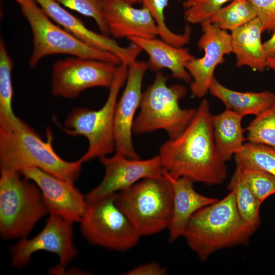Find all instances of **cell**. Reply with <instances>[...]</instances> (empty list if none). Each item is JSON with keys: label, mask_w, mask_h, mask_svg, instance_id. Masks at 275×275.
<instances>
[{"label": "cell", "mask_w": 275, "mask_h": 275, "mask_svg": "<svg viewBox=\"0 0 275 275\" xmlns=\"http://www.w3.org/2000/svg\"><path fill=\"white\" fill-rule=\"evenodd\" d=\"M102 17L109 34L118 39L155 38L157 25L149 11L122 0H105Z\"/></svg>", "instance_id": "e0dca14e"}, {"label": "cell", "mask_w": 275, "mask_h": 275, "mask_svg": "<svg viewBox=\"0 0 275 275\" xmlns=\"http://www.w3.org/2000/svg\"><path fill=\"white\" fill-rule=\"evenodd\" d=\"M20 173L38 186L49 214H57L72 223L81 221L88 203L73 183L36 168L25 169Z\"/></svg>", "instance_id": "9a60e30c"}, {"label": "cell", "mask_w": 275, "mask_h": 275, "mask_svg": "<svg viewBox=\"0 0 275 275\" xmlns=\"http://www.w3.org/2000/svg\"><path fill=\"white\" fill-rule=\"evenodd\" d=\"M128 66H117L107 99L98 109L76 107L68 115L61 129L71 136H82L88 142L86 152L79 159L82 162L107 156L115 150L114 118L118 96L126 82Z\"/></svg>", "instance_id": "52a82bcc"}, {"label": "cell", "mask_w": 275, "mask_h": 275, "mask_svg": "<svg viewBox=\"0 0 275 275\" xmlns=\"http://www.w3.org/2000/svg\"><path fill=\"white\" fill-rule=\"evenodd\" d=\"M179 1H182V2H183L185 0H178Z\"/></svg>", "instance_id": "74e56055"}, {"label": "cell", "mask_w": 275, "mask_h": 275, "mask_svg": "<svg viewBox=\"0 0 275 275\" xmlns=\"http://www.w3.org/2000/svg\"><path fill=\"white\" fill-rule=\"evenodd\" d=\"M209 92L219 99L226 108L231 110L243 117L259 115L272 103L275 94L269 91L242 92L231 90L221 84L215 78Z\"/></svg>", "instance_id": "44dd1931"}, {"label": "cell", "mask_w": 275, "mask_h": 275, "mask_svg": "<svg viewBox=\"0 0 275 275\" xmlns=\"http://www.w3.org/2000/svg\"><path fill=\"white\" fill-rule=\"evenodd\" d=\"M201 24L202 34L198 46L200 50H204V54L200 58H195L185 65L191 78V94L198 98L203 97L209 92L215 78V68L224 62L225 56L232 53L230 34L209 21Z\"/></svg>", "instance_id": "4fadbf2b"}, {"label": "cell", "mask_w": 275, "mask_h": 275, "mask_svg": "<svg viewBox=\"0 0 275 275\" xmlns=\"http://www.w3.org/2000/svg\"><path fill=\"white\" fill-rule=\"evenodd\" d=\"M122 1H123L132 5L142 3V0H122Z\"/></svg>", "instance_id": "d590c367"}, {"label": "cell", "mask_w": 275, "mask_h": 275, "mask_svg": "<svg viewBox=\"0 0 275 275\" xmlns=\"http://www.w3.org/2000/svg\"><path fill=\"white\" fill-rule=\"evenodd\" d=\"M227 188L234 193L236 206L241 217L256 230L261 223L260 209L262 203L251 191L236 168Z\"/></svg>", "instance_id": "603a6c76"}, {"label": "cell", "mask_w": 275, "mask_h": 275, "mask_svg": "<svg viewBox=\"0 0 275 275\" xmlns=\"http://www.w3.org/2000/svg\"><path fill=\"white\" fill-rule=\"evenodd\" d=\"M243 117L228 109L212 115V123L216 150L223 161L230 160L242 149L246 139L242 127Z\"/></svg>", "instance_id": "7402d4cb"}, {"label": "cell", "mask_w": 275, "mask_h": 275, "mask_svg": "<svg viewBox=\"0 0 275 275\" xmlns=\"http://www.w3.org/2000/svg\"><path fill=\"white\" fill-rule=\"evenodd\" d=\"M145 51L149 57L148 68L152 71L168 69L172 76L186 82L191 80L185 65L195 58L189 50L173 46L162 39L132 38L129 39Z\"/></svg>", "instance_id": "d6986e66"}, {"label": "cell", "mask_w": 275, "mask_h": 275, "mask_svg": "<svg viewBox=\"0 0 275 275\" xmlns=\"http://www.w3.org/2000/svg\"><path fill=\"white\" fill-rule=\"evenodd\" d=\"M169 0H142V7L147 9L153 17L159 31L161 39L177 47H183L189 41L188 34H176L172 32L166 23L164 10Z\"/></svg>", "instance_id": "f1b7e54d"}, {"label": "cell", "mask_w": 275, "mask_h": 275, "mask_svg": "<svg viewBox=\"0 0 275 275\" xmlns=\"http://www.w3.org/2000/svg\"><path fill=\"white\" fill-rule=\"evenodd\" d=\"M13 62L2 39L0 41V124L10 122L16 116L12 109V70Z\"/></svg>", "instance_id": "d4e9b609"}, {"label": "cell", "mask_w": 275, "mask_h": 275, "mask_svg": "<svg viewBox=\"0 0 275 275\" xmlns=\"http://www.w3.org/2000/svg\"><path fill=\"white\" fill-rule=\"evenodd\" d=\"M41 136L25 122L16 117L0 124L1 171L18 172L36 168L73 183L79 176L83 163L80 159L68 161L54 151L52 134Z\"/></svg>", "instance_id": "7a4b0ae2"}, {"label": "cell", "mask_w": 275, "mask_h": 275, "mask_svg": "<svg viewBox=\"0 0 275 275\" xmlns=\"http://www.w3.org/2000/svg\"><path fill=\"white\" fill-rule=\"evenodd\" d=\"M47 15L59 25L87 44L112 52L120 59L121 64L128 66L136 60L142 50L136 44L120 46L107 35L89 29L78 18L65 10L54 0H34Z\"/></svg>", "instance_id": "2e32d148"}, {"label": "cell", "mask_w": 275, "mask_h": 275, "mask_svg": "<svg viewBox=\"0 0 275 275\" xmlns=\"http://www.w3.org/2000/svg\"><path fill=\"white\" fill-rule=\"evenodd\" d=\"M20 6L33 34V47L29 62L31 68L45 57L57 54L121 64L112 52L87 44L56 24L34 0H25Z\"/></svg>", "instance_id": "ba28073f"}, {"label": "cell", "mask_w": 275, "mask_h": 275, "mask_svg": "<svg viewBox=\"0 0 275 275\" xmlns=\"http://www.w3.org/2000/svg\"><path fill=\"white\" fill-rule=\"evenodd\" d=\"M49 213L42 193L20 172L1 171L0 233L5 239L26 238Z\"/></svg>", "instance_id": "5b68a950"}, {"label": "cell", "mask_w": 275, "mask_h": 275, "mask_svg": "<svg viewBox=\"0 0 275 275\" xmlns=\"http://www.w3.org/2000/svg\"><path fill=\"white\" fill-rule=\"evenodd\" d=\"M61 5L86 16L92 18L103 34L108 35L107 28L102 17L105 0H54Z\"/></svg>", "instance_id": "4dcf8cb0"}, {"label": "cell", "mask_w": 275, "mask_h": 275, "mask_svg": "<svg viewBox=\"0 0 275 275\" xmlns=\"http://www.w3.org/2000/svg\"><path fill=\"white\" fill-rule=\"evenodd\" d=\"M167 77L158 71L153 83L143 93L140 112L135 118L133 133L143 134L163 130L169 139L179 135L195 115L196 108H182L180 100L187 93L185 87L168 86Z\"/></svg>", "instance_id": "8992f818"}, {"label": "cell", "mask_w": 275, "mask_h": 275, "mask_svg": "<svg viewBox=\"0 0 275 275\" xmlns=\"http://www.w3.org/2000/svg\"><path fill=\"white\" fill-rule=\"evenodd\" d=\"M197 211L184 231L189 248L202 261L225 248L245 245L256 231L241 217L234 193Z\"/></svg>", "instance_id": "3957f363"}, {"label": "cell", "mask_w": 275, "mask_h": 275, "mask_svg": "<svg viewBox=\"0 0 275 275\" xmlns=\"http://www.w3.org/2000/svg\"><path fill=\"white\" fill-rule=\"evenodd\" d=\"M99 159L104 168V175L101 182L85 196L88 204L125 190L142 179L163 174L158 155L142 160L115 153L111 157Z\"/></svg>", "instance_id": "7c38bea8"}, {"label": "cell", "mask_w": 275, "mask_h": 275, "mask_svg": "<svg viewBox=\"0 0 275 275\" xmlns=\"http://www.w3.org/2000/svg\"><path fill=\"white\" fill-rule=\"evenodd\" d=\"M231 32L232 53L236 58L235 65L263 71L267 68V57L262 42L263 30L259 19L256 17Z\"/></svg>", "instance_id": "ffe728a7"}, {"label": "cell", "mask_w": 275, "mask_h": 275, "mask_svg": "<svg viewBox=\"0 0 275 275\" xmlns=\"http://www.w3.org/2000/svg\"><path fill=\"white\" fill-rule=\"evenodd\" d=\"M212 116L209 102L204 99L184 131L160 146L158 156L163 171L171 178L184 177L209 185L225 180L226 166L216 149Z\"/></svg>", "instance_id": "6da1fadb"}, {"label": "cell", "mask_w": 275, "mask_h": 275, "mask_svg": "<svg viewBox=\"0 0 275 275\" xmlns=\"http://www.w3.org/2000/svg\"><path fill=\"white\" fill-rule=\"evenodd\" d=\"M256 17L254 8L248 0H232L207 21L221 30L231 32Z\"/></svg>", "instance_id": "cb8c5ba5"}, {"label": "cell", "mask_w": 275, "mask_h": 275, "mask_svg": "<svg viewBox=\"0 0 275 275\" xmlns=\"http://www.w3.org/2000/svg\"><path fill=\"white\" fill-rule=\"evenodd\" d=\"M170 180L173 191V208L168 226L169 240L174 241L183 236L191 216L200 209L218 199L202 195L194 188V182L186 178L174 179L163 172Z\"/></svg>", "instance_id": "ac0fdd59"}, {"label": "cell", "mask_w": 275, "mask_h": 275, "mask_svg": "<svg viewBox=\"0 0 275 275\" xmlns=\"http://www.w3.org/2000/svg\"><path fill=\"white\" fill-rule=\"evenodd\" d=\"M73 224L61 216L50 213L43 229L34 237L21 238L11 249V264L21 268L31 261L32 255L44 251L56 254L59 258L57 272L65 267L77 254L73 241Z\"/></svg>", "instance_id": "8fae6325"}, {"label": "cell", "mask_w": 275, "mask_h": 275, "mask_svg": "<svg viewBox=\"0 0 275 275\" xmlns=\"http://www.w3.org/2000/svg\"><path fill=\"white\" fill-rule=\"evenodd\" d=\"M79 223L84 236L90 243L108 250H128L141 237L117 204L116 194L88 204Z\"/></svg>", "instance_id": "9c48e42d"}, {"label": "cell", "mask_w": 275, "mask_h": 275, "mask_svg": "<svg viewBox=\"0 0 275 275\" xmlns=\"http://www.w3.org/2000/svg\"><path fill=\"white\" fill-rule=\"evenodd\" d=\"M232 0H185L183 2L186 21L193 24H201L225 5Z\"/></svg>", "instance_id": "f546056e"}, {"label": "cell", "mask_w": 275, "mask_h": 275, "mask_svg": "<svg viewBox=\"0 0 275 275\" xmlns=\"http://www.w3.org/2000/svg\"><path fill=\"white\" fill-rule=\"evenodd\" d=\"M246 130L248 142L275 148V99L269 107L256 116Z\"/></svg>", "instance_id": "4316f807"}, {"label": "cell", "mask_w": 275, "mask_h": 275, "mask_svg": "<svg viewBox=\"0 0 275 275\" xmlns=\"http://www.w3.org/2000/svg\"><path fill=\"white\" fill-rule=\"evenodd\" d=\"M147 62L135 60L128 66L125 89L117 101L114 118L116 153L132 159L140 158L134 148L132 134L136 112L140 106L142 82Z\"/></svg>", "instance_id": "5bb4252c"}, {"label": "cell", "mask_w": 275, "mask_h": 275, "mask_svg": "<svg viewBox=\"0 0 275 275\" xmlns=\"http://www.w3.org/2000/svg\"><path fill=\"white\" fill-rule=\"evenodd\" d=\"M118 65L71 56L57 61L52 68L51 92L54 96L72 99L93 87L109 88Z\"/></svg>", "instance_id": "30bf717a"}, {"label": "cell", "mask_w": 275, "mask_h": 275, "mask_svg": "<svg viewBox=\"0 0 275 275\" xmlns=\"http://www.w3.org/2000/svg\"><path fill=\"white\" fill-rule=\"evenodd\" d=\"M244 181L256 197L262 203L268 197L275 194V177L253 164L235 161Z\"/></svg>", "instance_id": "484cf974"}, {"label": "cell", "mask_w": 275, "mask_h": 275, "mask_svg": "<svg viewBox=\"0 0 275 275\" xmlns=\"http://www.w3.org/2000/svg\"><path fill=\"white\" fill-rule=\"evenodd\" d=\"M253 5L263 32H275V0H248Z\"/></svg>", "instance_id": "1f68e13d"}, {"label": "cell", "mask_w": 275, "mask_h": 275, "mask_svg": "<svg viewBox=\"0 0 275 275\" xmlns=\"http://www.w3.org/2000/svg\"><path fill=\"white\" fill-rule=\"evenodd\" d=\"M116 201L141 236L155 234L168 229L171 221L172 183L163 173L147 178L116 194Z\"/></svg>", "instance_id": "277c9868"}, {"label": "cell", "mask_w": 275, "mask_h": 275, "mask_svg": "<svg viewBox=\"0 0 275 275\" xmlns=\"http://www.w3.org/2000/svg\"><path fill=\"white\" fill-rule=\"evenodd\" d=\"M263 47L267 58H275V32L268 40L263 43Z\"/></svg>", "instance_id": "836d02e7"}, {"label": "cell", "mask_w": 275, "mask_h": 275, "mask_svg": "<svg viewBox=\"0 0 275 275\" xmlns=\"http://www.w3.org/2000/svg\"><path fill=\"white\" fill-rule=\"evenodd\" d=\"M235 161L253 164L275 177V148L263 144L247 142L234 155Z\"/></svg>", "instance_id": "83f0119b"}, {"label": "cell", "mask_w": 275, "mask_h": 275, "mask_svg": "<svg viewBox=\"0 0 275 275\" xmlns=\"http://www.w3.org/2000/svg\"><path fill=\"white\" fill-rule=\"evenodd\" d=\"M266 67L275 70V58H268L266 61Z\"/></svg>", "instance_id": "e575fe53"}, {"label": "cell", "mask_w": 275, "mask_h": 275, "mask_svg": "<svg viewBox=\"0 0 275 275\" xmlns=\"http://www.w3.org/2000/svg\"><path fill=\"white\" fill-rule=\"evenodd\" d=\"M13 1H15L18 4H19L20 5H21V4H22L24 3L25 0H13Z\"/></svg>", "instance_id": "8d00e7d4"}, {"label": "cell", "mask_w": 275, "mask_h": 275, "mask_svg": "<svg viewBox=\"0 0 275 275\" xmlns=\"http://www.w3.org/2000/svg\"><path fill=\"white\" fill-rule=\"evenodd\" d=\"M167 269L156 262L142 264L126 272L127 275H163Z\"/></svg>", "instance_id": "d6a6232c"}]
</instances>
